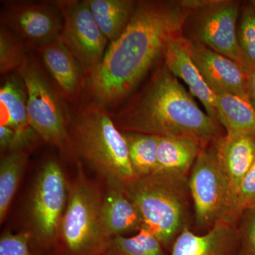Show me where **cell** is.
I'll return each instance as SVG.
<instances>
[{
  "mask_svg": "<svg viewBox=\"0 0 255 255\" xmlns=\"http://www.w3.org/2000/svg\"><path fill=\"white\" fill-rule=\"evenodd\" d=\"M194 9L189 1H139L119 38L110 42L97 71L87 81L94 102L114 107L127 98L169 43L182 36Z\"/></svg>",
  "mask_w": 255,
  "mask_h": 255,
  "instance_id": "6da1fadb",
  "label": "cell"
},
{
  "mask_svg": "<svg viewBox=\"0 0 255 255\" xmlns=\"http://www.w3.org/2000/svg\"><path fill=\"white\" fill-rule=\"evenodd\" d=\"M112 117L121 131L190 137L204 145L223 135L221 124L201 110L194 96L165 65Z\"/></svg>",
  "mask_w": 255,
  "mask_h": 255,
  "instance_id": "7a4b0ae2",
  "label": "cell"
},
{
  "mask_svg": "<svg viewBox=\"0 0 255 255\" xmlns=\"http://www.w3.org/2000/svg\"><path fill=\"white\" fill-rule=\"evenodd\" d=\"M125 191L140 215L142 228L152 233L164 249L171 251L184 230L191 229L194 216L187 174L156 170L129 183Z\"/></svg>",
  "mask_w": 255,
  "mask_h": 255,
  "instance_id": "3957f363",
  "label": "cell"
},
{
  "mask_svg": "<svg viewBox=\"0 0 255 255\" xmlns=\"http://www.w3.org/2000/svg\"><path fill=\"white\" fill-rule=\"evenodd\" d=\"M70 134L77 156L105 182L117 180L125 187L137 179L127 142L105 106L90 102L75 107L70 114Z\"/></svg>",
  "mask_w": 255,
  "mask_h": 255,
  "instance_id": "277c9868",
  "label": "cell"
},
{
  "mask_svg": "<svg viewBox=\"0 0 255 255\" xmlns=\"http://www.w3.org/2000/svg\"><path fill=\"white\" fill-rule=\"evenodd\" d=\"M103 195L78 162L76 174L69 183L68 203L55 248L57 255H105L109 243L101 229Z\"/></svg>",
  "mask_w": 255,
  "mask_h": 255,
  "instance_id": "5b68a950",
  "label": "cell"
},
{
  "mask_svg": "<svg viewBox=\"0 0 255 255\" xmlns=\"http://www.w3.org/2000/svg\"><path fill=\"white\" fill-rule=\"evenodd\" d=\"M17 73L27 92L30 126L43 141L58 149L68 159L76 160L78 156L70 134V113L55 84L31 55L27 54Z\"/></svg>",
  "mask_w": 255,
  "mask_h": 255,
  "instance_id": "8992f818",
  "label": "cell"
},
{
  "mask_svg": "<svg viewBox=\"0 0 255 255\" xmlns=\"http://www.w3.org/2000/svg\"><path fill=\"white\" fill-rule=\"evenodd\" d=\"M189 185L196 228L205 233L221 223L238 226L243 214L238 194L220 166L212 142L196 159Z\"/></svg>",
  "mask_w": 255,
  "mask_h": 255,
  "instance_id": "52a82bcc",
  "label": "cell"
},
{
  "mask_svg": "<svg viewBox=\"0 0 255 255\" xmlns=\"http://www.w3.org/2000/svg\"><path fill=\"white\" fill-rule=\"evenodd\" d=\"M69 183L61 165L47 160L38 172L28 203L32 239L45 249L55 248L66 209Z\"/></svg>",
  "mask_w": 255,
  "mask_h": 255,
  "instance_id": "ba28073f",
  "label": "cell"
},
{
  "mask_svg": "<svg viewBox=\"0 0 255 255\" xmlns=\"http://www.w3.org/2000/svg\"><path fill=\"white\" fill-rule=\"evenodd\" d=\"M56 2L63 18L59 39L78 62L87 82L100 66L109 41L97 26L86 0Z\"/></svg>",
  "mask_w": 255,
  "mask_h": 255,
  "instance_id": "9c48e42d",
  "label": "cell"
},
{
  "mask_svg": "<svg viewBox=\"0 0 255 255\" xmlns=\"http://www.w3.org/2000/svg\"><path fill=\"white\" fill-rule=\"evenodd\" d=\"M1 20L25 47L38 48L55 41L63 28V14L55 1H8Z\"/></svg>",
  "mask_w": 255,
  "mask_h": 255,
  "instance_id": "30bf717a",
  "label": "cell"
},
{
  "mask_svg": "<svg viewBox=\"0 0 255 255\" xmlns=\"http://www.w3.org/2000/svg\"><path fill=\"white\" fill-rule=\"evenodd\" d=\"M240 5L238 1H208L198 9L201 15L196 23L194 41L234 60L245 69L238 39Z\"/></svg>",
  "mask_w": 255,
  "mask_h": 255,
  "instance_id": "8fae6325",
  "label": "cell"
},
{
  "mask_svg": "<svg viewBox=\"0 0 255 255\" xmlns=\"http://www.w3.org/2000/svg\"><path fill=\"white\" fill-rule=\"evenodd\" d=\"M188 52L216 95H236L248 100V73L240 64L191 40L184 38Z\"/></svg>",
  "mask_w": 255,
  "mask_h": 255,
  "instance_id": "7c38bea8",
  "label": "cell"
},
{
  "mask_svg": "<svg viewBox=\"0 0 255 255\" xmlns=\"http://www.w3.org/2000/svg\"><path fill=\"white\" fill-rule=\"evenodd\" d=\"M170 255H243L238 226L221 223L203 234L186 228L174 242Z\"/></svg>",
  "mask_w": 255,
  "mask_h": 255,
  "instance_id": "4fadbf2b",
  "label": "cell"
},
{
  "mask_svg": "<svg viewBox=\"0 0 255 255\" xmlns=\"http://www.w3.org/2000/svg\"><path fill=\"white\" fill-rule=\"evenodd\" d=\"M46 70L65 100L76 102L87 81L73 55L59 38L37 48Z\"/></svg>",
  "mask_w": 255,
  "mask_h": 255,
  "instance_id": "5bb4252c",
  "label": "cell"
},
{
  "mask_svg": "<svg viewBox=\"0 0 255 255\" xmlns=\"http://www.w3.org/2000/svg\"><path fill=\"white\" fill-rule=\"evenodd\" d=\"M106 184L101 209V229L105 241L110 243L117 236L140 231L142 223L124 184L117 180L106 181Z\"/></svg>",
  "mask_w": 255,
  "mask_h": 255,
  "instance_id": "9a60e30c",
  "label": "cell"
},
{
  "mask_svg": "<svg viewBox=\"0 0 255 255\" xmlns=\"http://www.w3.org/2000/svg\"><path fill=\"white\" fill-rule=\"evenodd\" d=\"M184 38L182 36L170 42L164 54V65L172 75L187 85L191 95L204 106L206 113L218 122L216 95L191 58Z\"/></svg>",
  "mask_w": 255,
  "mask_h": 255,
  "instance_id": "2e32d148",
  "label": "cell"
},
{
  "mask_svg": "<svg viewBox=\"0 0 255 255\" xmlns=\"http://www.w3.org/2000/svg\"><path fill=\"white\" fill-rule=\"evenodd\" d=\"M212 144L221 169L238 194L243 179L255 159V137L226 134Z\"/></svg>",
  "mask_w": 255,
  "mask_h": 255,
  "instance_id": "e0dca14e",
  "label": "cell"
},
{
  "mask_svg": "<svg viewBox=\"0 0 255 255\" xmlns=\"http://www.w3.org/2000/svg\"><path fill=\"white\" fill-rule=\"evenodd\" d=\"M27 92L17 73L4 78L0 87L1 126L16 130L31 127L28 122Z\"/></svg>",
  "mask_w": 255,
  "mask_h": 255,
  "instance_id": "ac0fdd59",
  "label": "cell"
},
{
  "mask_svg": "<svg viewBox=\"0 0 255 255\" xmlns=\"http://www.w3.org/2000/svg\"><path fill=\"white\" fill-rule=\"evenodd\" d=\"M206 145L190 137L159 136L157 170L187 174Z\"/></svg>",
  "mask_w": 255,
  "mask_h": 255,
  "instance_id": "d6986e66",
  "label": "cell"
},
{
  "mask_svg": "<svg viewBox=\"0 0 255 255\" xmlns=\"http://www.w3.org/2000/svg\"><path fill=\"white\" fill-rule=\"evenodd\" d=\"M218 122L228 135L255 138V109L247 99L236 95H216Z\"/></svg>",
  "mask_w": 255,
  "mask_h": 255,
  "instance_id": "ffe728a7",
  "label": "cell"
},
{
  "mask_svg": "<svg viewBox=\"0 0 255 255\" xmlns=\"http://www.w3.org/2000/svg\"><path fill=\"white\" fill-rule=\"evenodd\" d=\"M97 26L110 42L120 36L130 21L136 1L86 0Z\"/></svg>",
  "mask_w": 255,
  "mask_h": 255,
  "instance_id": "44dd1931",
  "label": "cell"
},
{
  "mask_svg": "<svg viewBox=\"0 0 255 255\" xmlns=\"http://www.w3.org/2000/svg\"><path fill=\"white\" fill-rule=\"evenodd\" d=\"M29 152L1 155L0 161V222H4L26 166Z\"/></svg>",
  "mask_w": 255,
  "mask_h": 255,
  "instance_id": "7402d4cb",
  "label": "cell"
},
{
  "mask_svg": "<svg viewBox=\"0 0 255 255\" xmlns=\"http://www.w3.org/2000/svg\"><path fill=\"white\" fill-rule=\"evenodd\" d=\"M127 142L129 159L137 177L157 170L159 136L140 132L122 131Z\"/></svg>",
  "mask_w": 255,
  "mask_h": 255,
  "instance_id": "603a6c76",
  "label": "cell"
},
{
  "mask_svg": "<svg viewBox=\"0 0 255 255\" xmlns=\"http://www.w3.org/2000/svg\"><path fill=\"white\" fill-rule=\"evenodd\" d=\"M164 250L152 233L142 228L132 237L112 238L104 255H167Z\"/></svg>",
  "mask_w": 255,
  "mask_h": 255,
  "instance_id": "cb8c5ba5",
  "label": "cell"
},
{
  "mask_svg": "<svg viewBox=\"0 0 255 255\" xmlns=\"http://www.w3.org/2000/svg\"><path fill=\"white\" fill-rule=\"evenodd\" d=\"M238 39L247 73L255 70V1L246 3L242 10Z\"/></svg>",
  "mask_w": 255,
  "mask_h": 255,
  "instance_id": "d4e9b609",
  "label": "cell"
},
{
  "mask_svg": "<svg viewBox=\"0 0 255 255\" xmlns=\"http://www.w3.org/2000/svg\"><path fill=\"white\" fill-rule=\"evenodd\" d=\"M26 47L9 28H0V73H17L26 59Z\"/></svg>",
  "mask_w": 255,
  "mask_h": 255,
  "instance_id": "484cf974",
  "label": "cell"
},
{
  "mask_svg": "<svg viewBox=\"0 0 255 255\" xmlns=\"http://www.w3.org/2000/svg\"><path fill=\"white\" fill-rule=\"evenodd\" d=\"M43 141L32 127L21 130L0 126V150L1 155L11 152H30Z\"/></svg>",
  "mask_w": 255,
  "mask_h": 255,
  "instance_id": "4316f807",
  "label": "cell"
},
{
  "mask_svg": "<svg viewBox=\"0 0 255 255\" xmlns=\"http://www.w3.org/2000/svg\"><path fill=\"white\" fill-rule=\"evenodd\" d=\"M31 240L28 231L17 233L6 231L0 238V255H34L30 251Z\"/></svg>",
  "mask_w": 255,
  "mask_h": 255,
  "instance_id": "83f0119b",
  "label": "cell"
},
{
  "mask_svg": "<svg viewBox=\"0 0 255 255\" xmlns=\"http://www.w3.org/2000/svg\"><path fill=\"white\" fill-rule=\"evenodd\" d=\"M238 229L243 255H255V207L243 213Z\"/></svg>",
  "mask_w": 255,
  "mask_h": 255,
  "instance_id": "f1b7e54d",
  "label": "cell"
},
{
  "mask_svg": "<svg viewBox=\"0 0 255 255\" xmlns=\"http://www.w3.org/2000/svg\"><path fill=\"white\" fill-rule=\"evenodd\" d=\"M238 197L242 212L255 207V159L243 179Z\"/></svg>",
  "mask_w": 255,
  "mask_h": 255,
  "instance_id": "f546056e",
  "label": "cell"
},
{
  "mask_svg": "<svg viewBox=\"0 0 255 255\" xmlns=\"http://www.w3.org/2000/svg\"><path fill=\"white\" fill-rule=\"evenodd\" d=\"M248 100L255 109V70L248 73Z\"/></svg>",
  "mask_w": 255,
  "mask_h": 255,
  "instance_id": "4dcf8cb0",
  "label": "cell"
}]
</instances>
